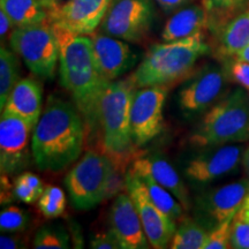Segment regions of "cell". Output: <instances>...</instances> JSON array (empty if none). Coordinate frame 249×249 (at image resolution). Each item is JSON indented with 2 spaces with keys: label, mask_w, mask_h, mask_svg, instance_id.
<instances>
[{
  "label": "cell",
  "mask_w": 249,
  "mask_h": 249,
  "mask_svg": "<svg viewBox=\"0 0 249 249\" xmlns=\"http://www.w3.org/2000/svg\"><path fill=\"white\" fill-rule=\"evenodd\" d=\"M86 123L75 104L50 96L31 136V154L39 170L59 172L79 160Z\"/></svg>",
  "instance_id": "6da1fadb"
},
{
  "label": "cell",
  "mask_w": 249,
  "mask_h": 249,
  "mask_svg": "<svg viewBox=\"0 0 249 249\" xmlns=\"http://www.w3.org/2000/svg\"><path fill=\"white\" fill-rule=\"evenodd\" d=\"M59 45L60 82L71 93L89 130L98 124V107L110 81L99 71L89 35H77L53 26Z\"/></svg>",
  "instance_id": "7a4b0ae2"
},
{
  "label": "cell",
  "mask_w": 249,
  "mask_h": 249,
  "mask_svg": "<svg viewBox=\"0 0 249 249\" xmlns=\"http://www.w3.org/2000/svg\"><path fill=\"white\" fill-rule=\"evenodd\" d=\"M210 52L204 31L152 45L129 77L138 88L169 86L192 73L196 61Z\"/></svg>",
  "instance_id": "3957f363"
},
{
  "label": "cell",
  "mask_w": 249,
  "mask_h": 249,
  "mask_svg": "<svg viewBox=\"0 0 249 249\" xmlns=\"http://www.w3.org/2000/svg\"><path fill=\"white\" fill-rule=\"evenodd\" d=\"M189 141L198 148L249 141V97L245 89L232 90L208 108Z\"/></svg>",
  "instance_id": "277c9868"
},
{
  "label": "cell",
  "mask_w": 249,
  "mask_h": 249,
  "mask_svg": "<svg viewBox=\"0 0 249 249\" xmlns=\"http://www.w3.org/2000/svg\"><path fill=\"white\" fill-rule=\"evenodd\" d=\"M138 87L130 77L108 83L98 107L102 144L110 158L132 156L134 144L130 129V108Z\"/></svg>",
  "instance_id": "5b68a950"
},
{
  "label": "cell",
  "mask_w": 249,
  "mask_h": 249,
  "mask_svg": "<svg viewBox=\"0 0 249 249\" xmlns=\"http://www.w3.org/2000/svg\"><path fill=\"white\" fill-rule=\"evenodd\" d=\"M112 171L107 155L86 151L65 178L71 204L79 210H90L101 203L107 197Z\"/></svg>",
  "instance_id": "8992f818"
},
{
  "label": "cell",
  "mask_w": 249,
  "mask_h": 249,
  "mask_svg": "<svg viewBox=\"0 0 249 249\" xmlns=\"http://www.w3.org/2000/svg\"><path fill=\"white\" fill-rule=\"evenodd\" d=\"M12 50L22 58L34 74L52 79L59 61V45L54 29L49 21L15 27L9 36Z\"/></svg>",
  "instance_id": "52a82bcc"
},
{
  "label": "cell",
  "mask_w": 249,
  "mask_h": 249,
  "mask_svg": "<svg viewBox=\"0 0 249 249\" xmlns=\"http://www.w3.org/2000/svg\"><path fill=\"white\" fill-rule=\"evenodd\" d=\"M169 86H151L136 90L130 108L133 142L142 147L163 130L164 105Z\"/></svg>",
  "instance_id": "ba28073f"
},
{
  "label": "cell",
  "mask_w": 249,
  "mask_h": 249,
  "mask_svg": "<svg viewBox=\"0 0 249 249\" xmlns=\"http://www.w3.org/2000/svg\"><path fill=\"white\" fill-rule=\"evenodd\" d=\"M154 7L150 0H114L102 21V30L117 38L136 42L150 29Z\"/></svg>",
  "instance_id": "9c48e42d"
},
{
  "label": "cell",
  "mask_w": 249,
  "mask_h": 249,
  "mask_svg": "<svg viewBox=\"0 0 249 249\" xmlns=\"http://www.w3.org/2000/svg\"><path fill=\"white\" fill-rule=\"evenodd\" d=\"M126 191L135 204L149 244L155 249L166 248L177 231V222L156 207L143 180L129 171L126 174Z\"/></svg>",
  "instance_id": "30bf717a"
},
{
  "label": "cell",
  "mask_w": 249,
  "mask_h": 249,
  "mask_svg": "<svg viewBox=\"0 0 249 249\" xmlns=\"http://www.w3.org/2000/svg\"><path fill=\"white\" fill-rule=\"evenodd\" d=\"M249 192V180L242 179L202 193L195 200V219L208 231L235 216Z\"/></svg>",
  "instance_id": "8fae6325"
},
{
  "label": "cell",
  "mask_w": 249,
  "mask_h": 249,
  "mask_svg": "<svg viewBox=\"0 0 249 249\" xmlns=\"http://www.w3.org/2000/svg\"><path fill=\"white\" fill-rule=\"evenodd\" d=\"M244 151L240 145L234 144L209 147L188 160L183 173L193 185H208L238 169Z\"/></svg>",
  "instance_id": "7c38bea8"
},
{
  "label": "cell",
  "mask_w": 249,
  "mask_h": 249,
  "mask_svg": "<svg viewBox=\"0 0 249 249\" xmlns=\"http://www.w3.org/2000/svg\"><path fill=\"white\" fill-rule=\"evenodd\" d=\"M34 127L13 114L1 113L0 120V170L15 174L29 165L30 133Z\"/></svg>",
  "instance_id": "4fadbf2b"
},
{
  "label": "cell",
  "mask_w": 249,
  "mask_h": 249,
  "mask_svg": "<svg viewBox=\"0 0 249 249\" xmlns=\"http://www.w3.org/2000/svg\"><path fill=\"white\" fill-rule=\"evenodd\" d=\"M227 80L225 68L208 65L195 74L179 91V107L186 114L208 110L222 95Z\"/></svg>",
  "instance_id": "5bb4252c"
},
{
  "label": "cell",
  "mask_w": 249,
  "mask_h": 249,
  "mask_svg": "<svg viewBox=\"0 0 249 249\" xmlns=\"http://www.w3.org/2000/svg\"><path fill=\"white\" fill-rule=\"evenodd\" d=\"M112 0H68L48 12V21L77 35H91L102 23Z\"/></svg>",
  "instance_id": "9a60e30c"
},
{
  "label": "cell",
  "mask_w": 249,
  "mask_h": 249,
  "mask_svg": "<svg viewBox=\"0 0 249 249\" xmlns=\"http://www.w3.org/2000/svg\"><path fill=\"white\" fill-rule=\"evenodd\" d=\"M110 230L121 249H147L150 245L129 194L120 193L116 196L110 210Z\"/></svg>",
  "instance_id": "2e32d148"
},
{
  "label": "cell",
  "mask_w": 249,
  "mask_h": 249,
  "mask_svg": "<svg viewBox=\"0 0 249 249\" xmlns=\"http://www.w3.org/2000/svg\"><path fill=\"white\" fill-rule=\"evenodd\" d=\"M93 55L105 80L116 81L129 71L136 62V55L127 43L117 37L92 33Z\"/></svg>",
  "instance_id": "e0dca14e"
},
{
  "label": "cell",
  "mask_w": 249,
  "mask_h": 249,
  "mask_svg": "<svg viewBox=\"0 0 249 249\" xmlns=\"http://www.w3.org/2000/svg\"><path fill=\"white\" fill-rule=\"evenodd\" d=\"M128 171L136 176H142V174L150 176L155 181L165 187L167 191L176 196L183 209H191L192 203L188 189L179 177L178 172L164 157L158 155L138 157L132 161Z\"/></svg>",
  "instance_id": "ac0fdd59"
},
{
  "label": "cell",
  "mask_w": 249,
  "mask_h": 249,
  "mask_svg": "<svg viewBox=\"0 0 249 249\" xmlns=\"http://www.w3.org/2000/svg\"><path fill=\"white\" fill-rule=\"evenodd\" d=\"M2 112L21 118L35 127L42 116V88L39 83L33 79L18 81Z\"/></svg>",
  "instance_id": "d6986e66"
},
{
  "label": "cell",
  "mask_w": 249,
  "mask_h": 249,
  "mask_svg": "<svg viewBox=\"0 0 249 249\" xmlns=\"http://www.w3.org/2000/svg\"><path fill=\"white\" fill-rule=\"evenodd\" d=\"M210 27V15L204 6L191 5L179 9L165 23L161 38L172 42L186 38Z\"/></svg>",
  "instance_id": "ffe728a7"
},
{
  "label": "cell",
  "mask_w": 249,
  "mask_h": 249,
  "mask_svg": "<svg viewBox=\"0 0 249 249\" xmlns=\"http://www.w3.org/2000/svg\"><path fill=\"white\" fill-rule=\"evenodd\" d=\"M247 45H249V8L234 15L220 28L217 55L222 59H231Z\"/></svg>",
  "instance_id": "44dd1931"
},
{
  "label": "cell",
  "mask_w": 249,
  "mask_h": 249,
  "mask_svg": "<svg viewBox=\"0 0 249 249\" xmlns=\"http://www.w3.org/2000/svg\"><path fill=\"white\" fill-rule=\"evenodd\" d=\"M0 9L11 18L15 27L48 21V12L39 0H0Z\"/></svg>",
  "instance_id": "7402d4cb"
},
{
  "label": "cell",
  "mask_w": 249,
  "mask_h": 249,
  "mask_svg": "<svg viewBox=\"0 0 249 249\" xmlns=\"http://www.w3.org/2000/svg\"><path fill=\"white\" fill-rule=\"evenodd\" d=\"M208 231L197 220L183 217L174 233L170 247L172 249H203Z\"/></svg>",
  "instance_id": "603a6c76"
},
{
  "label": "cell",
  "mask_w": 249,
  "mask_h": 249,
  "mask_svg": "<svg viewBox=\"0 0 249 249\" xmlns=\"http://www.w3.org/2000/svg\"><path fill=\"white\" fill-rule=\"evenodd\" d=\"M147 186L149 196L158 209L169 216L174 222H180L183 218V207L170 191L155 181L148 174L139 176Z\"/></svg>",
  "instance_id": "cb8c5ba5"
},
{
  "label": "cell",
  "mask_w": 249,
  "mask_h": 249,
  "mask_svg": "<svg viewBox=\"0 0 249 249\" xmlns=\"http://www.w3.org/2000/svg\"><path fill=\"white\" fill-rule=\"evenodd\" d=\"M20 79L18 54L5 46L0 49V110H4L12 90Z\"/></svg>",
  "instance_id": "d4e9b609"
},
{
  "label": "cell",
  "mask_w": 249,
  "mask_h": 249,
  "mask_svg": "<svg viewBox=\"0 0 249 249\" xmlns=\"http://www.w3.org/2000/svg\"><path fill=\"white\" fill-rule=\"evenodd\" d=\"M249 0H203L210 15V27L220 29L236 13L245 11Z\"/></svg>",
  "instance_id": "484cf974"
},
{
  "label": "cell",
  "mask_w": 249,
  "mask_h": 249,
  "mask_svg": "<svg viewBox=\"0 0 249 249\" xmlns=\"http://www.w3.org/2000/svg\"><path fill=\"white\" fill-rule=\"evenodd\" d=\"M44 183L36 174L30 172L21 173L13 183V196L17 200L27 204L38 201L44 192Z\"/></svg>",
  "instance_id": "4316f807"
},
{
  "label": "cell",
  "mask_w": 249,
  "mask_h": 249,
  "mask_svg": "<svg viewBox=\"0 0 249 249\" xmlns=\"http://www.w3.org/2000/svg\"><path fill=\"white\" fill-rule=\"evenodd\" d=\"M33 245L36 249H67L70 235L61 225H46L36 233Z\"/></svg>",
  "instance_id": "83f0119b"
},
{
  "label": "cell",
  "mask_w": 249,
  "mask_h": 249,
  "mask_svg": "<svg viewBox=\"0 0 249 249\" xmlns=\"http://www.w3.org/2000/svg\"><path fill=\"white\" fill-rule=\"evenodd\" d=\"M37 208L45 218H57L66 209V196L57 186H46L37 201Z\"/></svg>",
  "instance_id": "f1b7e54d"
},
{
  "label": "cell",
  "mask_w": 249,
  "mask_h": 249,
  "mask_svg": "<svg viewBox=\"0 0 249 249\" xmlns=\"http://www.w3.org/2000/svg\"><path fill=\"white\" fill-rule=\"evenodd\" d=\"M29 224V214L26 210L9 205L0 213V230L2 233L23 232Z\"/></svg>",
  "instance_id": "f546056e"
},
{
  "label": "cell",
  "mask_w": 249,
  "mask_h": 249,
  "mask_svg": "<svg viewBox=\"0 0 249 249\" xmlns=\"http://www.w3.org/2000/svg\"><path fill=\"white\" fill-rule=\"evenodd\" d=\"M231 247L249 249V211L242 207L233 218Z\"/></svg>",
  "instance_id": "4dcf8cb0"
},
{
  "label": "cell",
  "mask_w": 249,
  "mask_h": 249,
  "mask_svg": "<svg viewBox=\"0 0 249 249\" xmlns=\"http://www.w3.org/2000/svg\"><path fill=\"white\" fill-rule=\"evenodd\" d=\"M233 217L227 218L223 223L218 224L216 227L208 233L207 241L203 249H226L231 247V232Z\"/></svg>",
  "instance_id": "1f68e13d"
},
{
  "label": "cell",
  "mask_w": 249,
  "mask_h": 249,
  "mask_svg": "<svg viewBox=\"0 0 249 249\" xmlns=\"http://www.w3.org/2000/svg\"><path fill=\"white\" fill-rule=\"evenodd\" d=\"M227 77L238 83L241 88L249 90V62L231 58L225 67Z\"/></svg>",
  "instance_id": "d6a6232c"
},
{
  "label": "cell",
  "mask_w": 249,
  "mask_h": 249,
  "mask_svg": "<svg viewBox=\"0 0 249 249\" xmlns=\"http://www.w3.org/2000/svg\"><path fill=\"white\" fill-rule=\"evenodd\" d=\"M90 247L93 249H121L119 241L111 230L96 233L90 241Z\"/></svg>",
  "instance_id": "836d02e7"
},
{
  "label": "cell",
  "mask_w": 249,
  "mask_h": 249,
  "mask_svg": "<svg viewBox=\"0 0 249 249\" xmlns=\"http://www.w3.org/2000/svg\"><path fill=\"white\" fill-rule=\"evenodd\" d=\"M26 245L20 235H15L13 233H2L0 236V248L1 249H17L24 248Z\"/></svg>",
  "instance_id": "e575fe53"
},
{
  "label": "cell",
  "mask_w": 249,
  "mask_h": 249,
  "mask_svg": "<svg viewBox=\"0 0 249 249\" xmlns=\"http://www.w3.org/2000/svg\"><path fill=\"white\" fill-rule=\"evenodd\" d=\"M13 28H15L13 21L2 9H0V36H1L2 42H4L5 38H7L8 35H12L14 30Z\"/></svg>",
  "instance_id": "d590c367"
},
{
  "label": "cell",
  "mask_w": 249,
  "mask_h": 249,
  "mask_svg": "<svg viewBox=\"0 0 249 249\" xmlns=\"http://www.w3.org/2000/svg\"><path fill=\"white\" fill-rule=\"evenodd\" d=\"M156 1L166 12H172L176 11V9L185 7L186 5H188L193 0H156Z\"/></svg>",
  "instance_id": "8d00e7d4"
},
{
  "label": "cell",
  "mask_w": 249,
  "mask_h": 249,
  "mask_svg": "<svg viewBox=\"0 0 249 249\" xmlns=\"http://www.w3.org/2000/svg\"><path fill=\"white\" fill-rule=\"evenodd\" d=\"M39 1L43 5V7L46 9V12H49L51 9L58 7V6L65 4L68 0H39Z\"/></svg>",
  "instance_id": "74e56055"
},
{
  "label": "cell",
  "mask_w": 249,
  "mask_h": 249,
  "mask_svg": "<svg viewBox=\"0 0 249 249\" xmlns=\"http://www.w3.org/2000/svg\"><path fill=\"white\" fill-rule=\"evenodd\" d=\"M233 58L240 59V60H244V61L249 62V45L246 46L245 49H242L241 51L239 52V53L236 54L235 57H233Z\"/></svg>",
  "instance_id": "f35d334b"
},
{
  "label": "cell",
  "mask_w": 249,
  "mask_h": 249,
  "mask_svg": "<svg viewBox=\"0 0 249 249\" xmlns=\"http://www.w3.org/2000/svg\"><path fill=\"white\" fill-rule=\"evenodd\" d=\"M242 165H244L246 172L249 176V147L244 151V155H242Z\"/></svg>",
  "instance_id": "ab89813d"
},
{
  "label": "cell",
  "mask_w": 249,
  "mask_h": 249,
  "mask_svg": "<svg viewBox=\"0 0 249 249\" xmlns=\"http://www.w3.org/2000/svg\"><path fill=\"white\" fill-rule=\"evenodd\" d=\"M242 208H245V209H247L249 211V192L247 196H246L245 201H244V204H242Z\"/></svg>",
  "instance_id": "60d3db41"
}]
</instances>
